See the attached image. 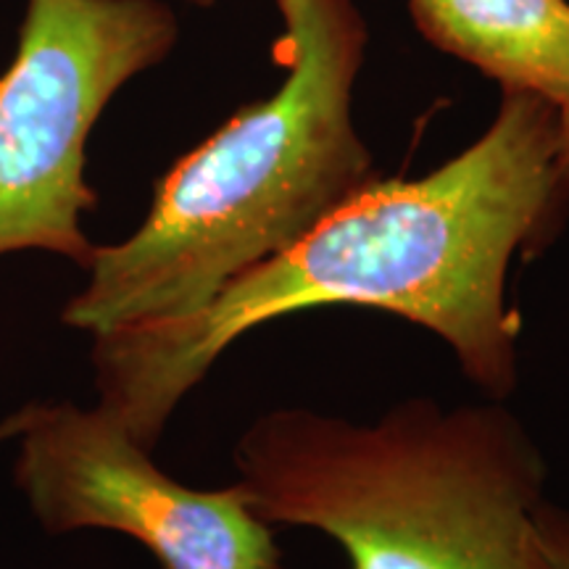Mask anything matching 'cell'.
Wrapping results in <instances>:
<instances>
[{"label": "cell", "instance_id": "cell-1", "mask_svg": "<svg viewBox=\"0 0 569 569\" xmlns=\"http://www.w3.org/2000/svg\"><path fill=\"white\" fill-rule=\"evenodd\" d=\"M567 198L559 109L536 92L503 90L488 132L436 172L377 180L196 315L96 336L98 407L151 451L227 346L319 306H369L427 327L457 351L475 386L509 396L517 386L511 259L551 238Z\"/></svg>", "mask_w": 569, "mask_h": 569}, {"label": "cell", "instance_id": "cell-2", "mask_svg": "<svg viewBox=\"0 0 569 569\" xmlns=\"http://www.w3.org/2000/svg\"><path fill=\"white\" fill-rule=\"evenodd\" d=\"M284 82L163 174L124 243L96 248L63 322L92 336L201 311L380 180L351 119L367 27L353 0H277Z\"/></svg>", "mask_w": 569, "mask_h": 569}, {"label": "cell", "instance_id": "cell-3", "mask_svg": "<svg viewBox=\"0 0 569 569\" xmlns=\"http://www.w3.org/2000/svg\"><path fill=\"white\" fill-rule=\"evenodd\" d=\"M234 465L256 517L327 532L353 569H557L536 528L543 457L501 403L419 398L375 425L274 409Z\"/></svg>", "mask_w": 569, "mask_h": 569}, {"label": "cell", "instance_id": "cell-4", "mask_svg": "<svg viewBox=\"0 0 569 569\" xmlns=\"http://www.w3.org/2000/svg\"><path fill=\"white\" fill-rule=\"evenodd\" d=\"M174 40V13L159 0H27L0 77V253L42 248L90 264L88 138L113 92Z\"/></svg>", "mask_w": 569, "mask_h": 569}, {"label": "cell", "instance_id": "cell-5", "mask_svg": "<svg viewBox=\"0 0 569 569\" xmlns=\"http://www.w3.org/2000/svg\"><path fill=\"white\" fill-rule=\"evenodd\" d=\"M19 438L17 480L48 532H127L163 569H280L272 530L238 486L193 490L167 478L103 407H30Z\"/></svg>", "mask_w": 569, "mask_h": 569}, {"label": "cell", "instance_id": "cell-6", "mask_svg": "<svg viewBox=\"0 0 569 569\" xmlns=\"http://www.w3.org/2000/svg\"><path fill=\"white\" fill-rule=\"evenodd\" d=\"M438 48L503 84L569 109V0H409Z\"/></svg>", "mask_w": 569, "mask_h": 569}, {"label": "cell", "instance_id": "cell-7", "mask_svg": "<svg viewBox=\"0 0 569 569\" xmlns=\"http://www.w3.org/2000/svg\"><path fill=\"white\" fill-rule=\"evenodd\" d=\"M536 528L551 565L557 569H569V511L543 501L536 509Z\"/></svg>", "mask_w": 569, "mask_h": 569}, {"label": "cell", "instance_id": "cell-8", "mask_svg": "<svg viewBox=\"0 0 569 569\" xmlns=\"http://www.w3.org/2000/svg\"><path fill=\"white\" fill-rule=\"evenodd\" d=\"M561 122V174H565V182L569 184V109L559 111Z\"/></svg>", "mask_w": 569, "mask_h": 569}, {"label": "cell", "instance_id": "cell-9", "mask_svg": "<svg viewBox=\"0 0 569 569\" xmlns=\"http://www.w3.org/2000/svg\"><path fill=\"white\" fill-rule=\"evenodd\" d=\"M21 425H24V411H19V415H13L11 419H6V422L0 425V440L19 436Z\"/></svg>", "mask_w": 569, "mask_h": 569}, {"label": "cell", "instance_id": "cell-10", "mask_svg": "<svg viewBox=\"0 0 569 569\" xmlns=\"http://www.w3.org/2000/svg\"><path fill=\"white\" fill-rule=\"evenodd\" d=\"M184 3H193V6H213L217 0H184Z\"/></svg>", "mask_w": 569, "mask_h": 569}]
</instances>
